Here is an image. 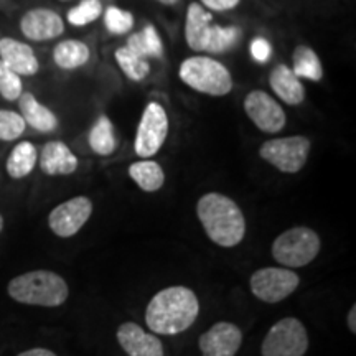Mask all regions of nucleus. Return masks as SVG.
<instances>
[{"label": "nucleus", "instance_id": "nucleus-1", "mask_svg": "<svg viewBox=\"0 0 356 356\" xmlns=\"http://www.w3.org/2000/svg\"><path fill=\"white\" fill-rule=\"evenodd\" d=\"M200 302L197 293L184 286H173L159 291L145 309V323L149 330L159 335H178L197 322Z\"/></svg>", "mask_w": 356, "mask_h": 356}, {"label": "nucleus", "instance_id": "nucleus-2", "mask_svg": "<svg viewBox=\"0 0 356 356\" xmlns=\"http://www.w3.org/2000/svg\"><path fill=\"white\" fill-rule=\"evenodd\" d=\"M197 216L204 233L221 248H234L246 234V218L233 198L211 191L197 203Z\"/></svg>", "mask_w": 356, "mask_h": 356}, {"label": "nucleus", "instance_id": "nucleus-3", "mask_svg": "<svg viewBox=\"0 0 356 356\" xmlns=\"http://www.w3.org/2000/svg\"><path fill=\"white\" fill-rule=\"evenodd\" d=\"M178 79L191 91L210 97H225L234 88L233 74L228 66L216 56L202 53H195L181 61L178 66Z\"/></svg>", "mask_w": 356, "mask_h": 356}, {"label": "nucleus", "instance_id": "nucleus-4", "mask_svg": "<svg viewBox=\"0 0 356 356\" xmlns=\"http://www.w3.org/2000/svg\"><path fill=\"white\" fill-rule=\"evenodd\" d=\"M8 296L19 304L60 307L70 296L66 280L51 270H30L13 277L7 286Z\"/></svg>", "mask_w": 356, "mask_h": 356}, {"label": "nucleus", "instance_id": "nucleus-5", "mask_svg": "<svg viewBox=\"0 0 356 356\" xmlns=\"http://www.w3.org/2000/svg\"><path fill=\"white\" fill-rule=\"evenodd\" d=\"M322 241L309 226H296L279 234L273 243L274 259L287 269L304 267L318 256Z\"/></svg>", "mask_w": 356, "mask_h": 356}, {"label": "nucleus", "instance_id": "nucleus-6", "mask_svg": "<svg viewBox=\"0 0 356 356\" xmlns=\"http://www.w3.org/2000/svg\"><path fill=\"white\" fill-rule=\"evenodd\" d=\"M170 119L167 109L159 101H149L142 111L134 137V152L140 159H152L165 144Z\"/></svg>", "mask_w": 356, "mask_h": 356}, {"label": "nucleus", "instance_id": "nucleus-7", "mask_svg": "<svg viewBox=\"0 0 356 356\" xmlns=\"http://www.w3.org/2000/svg\"><path fill=\"white\" fill-rule=\"evenodd\" d=\"M312 150V142L305 136H286L266 140L259 149V157L279 172L299 173L305 167Z\"/></svg>", "mask_w": 356, "mask_h": 356}, {"label": "nucleus", "instance_id": "nucleus-8", "mask_svg": "<svg viewBox=\"0 0 356 356\" xmlns=\"http://www.w3.org/2000/svg\"><path fill=\"white\" fill-rule=\"evenodd\" d=\"M307 350L309 333L296 317H286L274 323L261 345L262 356H304Z\"/></svg>", "mask_w": 356, "mask_h": 356}, {"label": "nucleus", "instance_id": "nucleus-9", "mask_svg": "<svg viewBox=\"0 0 356 356\" xmlns=\"http://www.w3.org/2000/svg\"><path fill=\"white\" fill-rule=\"evenodd\" d=\"M243 109L257 131L279 134L287 126L284 106L264 89H251L243 99Z\"/></svg>", "mask_w": 356, "mask_h": 356}, {"label": "nucleus", "instance_id": "nucleus-10", "mask_svg": "<svg viewBox=\"0 0 356 356\" xmlns=\"http://www.w3.org/2000/svg\"><path fill=\"white\" fill-rule=\"evenodd\" d=\"M251 292L266 304H277L297 291L300 277L287 267H262L251 275Z\"/></svg>", "mask_w": 356, "mask_h": 356}, {"label": "nucleus", "instance_id": "nucleus-11", "mask_svg": "<svg viewBox=\"0 0 356 356\" xmlns=\"http://www.w3.org/2000/svg\"><path fill=\"white\" fill-rule=\"evenodd\" d=\"M91 215L92 202L79 195L53 208L48 215V226L58 238H71L86 225Z\"/></svg>", "mask_w": 356, "mask_h": 356}, {"label": "nucleus", "instance_id": "nucleus-12", "mask_svg": "<svg viewBox=\"0 0 356 356\" xmlns=\"http://www.w3.org/2000/svg\"><path fill=\"white\" fill-rule=\"evenodd\" d=\"M20 32L29 42H51L65 33V20L56 10L35 7L26 10L20 19Z\"/></svg>", "mask_w": 356, "mask_h": 356}, {"label": "nucleus", "instance_id": "nucleus-13", "mask_svg": "<svg viewBox=\"0 0 356 356\" xmlns=\"http://www.w3.org/2000/svg\"><path fill=\"white\" fill-rule=\"evenodd\" d=\"M243 343L241 328L229 322H218L198 340L202 356H234Z\"/></svg>", "mask_w": 356, "mask_h": 356}, {"label": "nucleus", "instance_id": "nucleus-14", "mask_svg": "<svg viewBox=\"0 0 356 356\" xmlns=\"http://www.w3.org/2000/svg\"><path fill=\"white\" fill-rule=\"evenodd\" d=\"M267 83H269L273 96L279 102H284V104L292 106L293 108V106L304 104L307 99V89L304 81L293 73L289 65H275L270 70Z\"/></svg>", "mask_w": 356, "mask_h": 356}, {"label": "nucleus", "instance_id": "nucleus-15", "mask_svg": "<svg viewBox=\"0 0 356 356\" xmlns=\"http://www.w3.org/2000/svg\"><path fill=\"white\" fill-rule=\"evenodd\" d=\"M115 337L129 356H165L162 341L134 322L119 325Z\"/></svg>", "mask_w": 356, "mask_h": 356}, {"label": "nucleus", "instance_id": "nucleus-16", "mask_svg": "<svg viewBox=\"0 0 356 356\" xmlns=\"http://www.w3.org/2000/svg\"><path fill=\"white\" fill-rule=\"evenodd\" d=\"M213 25H215V22H213V13L210 10H207L198 2L188 3L184 22V37L186 47L191 51L204 55Z\"/></svg>", "mask_w": 356, "mask_h": 356}, {"label": "nucleus", "instance_id": "nucleus-17", "mask_svg": "<svg viewBox=\"0 0 356 356\" xmlns=\"http://www.w3.org/2000/svg\"><path fill=\"white\" fill-rule=\"evenodd\" d=\"M0 61L22 78L35 76L40 71V61L33 48L12 37L0 38Z\"/></svg>", "mask_w": 356, "mask_h": 356}, {"label": "nucleus", "instance_id": "nucleus-18", "mask_svg": "<svg viewBox=\"0 0 356 356\" xmlns=\"http://www.w3.org/2000/svg\"><path fill=\"white\" fill-rule=\"evenodd\" d=\"M38 165L44 175L65 177L78 170L79 160L65 142L50 140L38 155Z\"/></svg>", "mask_w": 356, "mask_h": 356}, {"label": "nucleus", "instance_id": "nucleus-19", "mask_svg": "<svg viewBox=\"0 0 356 356\" xmlns=\"http://www.w3.org/2000/svg\"><path fill=\"white\" fill-rule=\"evenodd\" d=\"M17 102H19V111L26 126L35 129L37 132L51 134L60 127L58 115L48 106L40 102L32 92L24 91Z\"/></svg>", "mask_w": 356, "mask_h": 356}, {"label": "nucleus", "instance_id": "nucleus-20", "mask_svg": "<svg viewBox=\"0 0 356 356\" xmlns=\"http://www.w3.org/2000/svg\"><path fill=\"white\" fill-rule=\"evenodd\" d=\"M53 63L63 71H76L91 61V48L86 42L78 38L61 40L55 44L51 53Z\"/></svg>", "mask_w": 356, "mask_h": 356}, {"label": "nucleus", "instance_id": "nucleus-21", "mask_svg": "<svg viewBox=\"0 0 356 356\" xmlns=\"http://www.w3.org/2000/svg\"><path fill=\"white\" fill-rule=\"evenodd\" d=\"M126 47L139 56L147 58V60H162L165 55V44H163L162 35H160L157 26L152 24H147L139 32L129 35Z\"/></svg>", "mask_w": 356, "mask_h": 356}, {"label": "nucleus", "instance_id": "nucleus-22", "mask_svg": "<svg viewBox=\"0 0 356 356\" xmlns=\"http://www.w3.org/2000/svg\"><path fill=\"white\" fill-rule=\"evenodd\" d=\"M291 68L302 81L320 83L325 76L322 60L310 44H297L293 48Z\"/></svg>", "mask_w": 356, "mask_h": 356}, {"label": "nucleus", "instance_id": "nucleus-23", "mask_svg": "<svg viewBox=\"0 0 356 356\" xmlns=\"http://www.w3.org/2000/svg\"><path fill=\"white\" fill-rule=\"evenodd\" d=\"M89 149L101 157H109L118 149V134L115 126L106 114L97 115V119L88 134Z\"/></svg>", "mask_w": 356, "mask_h": 356}, {"label": "nucleus", "instance_id": "nucleus-24", "mask_svg": "<svg viewBox=\"0 0 356 356\" xmlns=\"http://www.w3.org/2000/svg\"><path fill=\"white\" fill-rule=\"evenodd\" d=\"M129 177L142 191L154 193L162 188L165 184V172L162 165L152 159L137 160L129 165Z\"/></svg>", "mask_w": 356, "mask_h": 356}, {"label": "nucleus", "instance_id": "nucleus-25", "mask_svg": "<svg viewBox=\"0 0 356 356\" xmlns=\"http://www.w3.org/2000/svg\"><path fill=\"white\" fill-rule=\"evenodd\" d=\"M38 163V150L32 142L22 140L12 149L6 162L7 175L13 180L29 177Z\"/></svg>", "mask_w": 356, "mask_h": 356}, {"label": "nucleus", "instance_id": "nucleus-26", "mask_svg": "<svg viewBox=\"0 0 356 356\" xmlns=\"http://www.w3.org/2000/svg\"><path fill=\"white\" fill-rule=\"evenodd\" d=\"M114 61L118 65V68L121 70V73L126 76L129 81L132 83H142L149 78L152 66H150V60L142 58L129 50L126 44L118 47L114 51Z\"/></svg>", "mask_w": 356, "mask_h": 356}, {"label": "nucleus", "instance_id": "nucleus-27", "mask_svg": "<svg viewBox=\"0 0 356 356\" xmlns=\"http://www.w3.org/2000/svg\"><path fill=\"white\" fill-rule=\"evenodd\" d=\"M243 38V30L239 29L238 25H220L215 24L211 29L210 38H208L207 50H204V55L210 56H218L225 55L233 50V48L241 42Z\"/></svg>", "mask_w": 356, "mask_h": 356}, {"label": "nucleus", "instance_id": "nucleus-28", "mask_svg": "<svg viewBox=\"0 0 356 356\" xmlns=\"http://www.w3.org/2000/svg\"><path fill=\"white\" fill-rule=\"evenodd\" d=\"M102 24H104L106 32L114 35V37H124L134 30L136 25V17L131 10L119 6H109L102 10Z\"/></svg>", "mask_w": 356, "mask_h": 356}, {"label": "nucleus", "instance_id": "nucleus-29", "mask_svg": "<svg viewBox=\"0 0 356 356\" xmlns=\"http://www.w3.org/2000/svg\"><path fill=\"white\" fill-rule=\"evenodd\" d=\"M102 10H104V6L101 0H79L76 6L71 7L66 13V22L76 29H81L99 20Z\"/></svg>", "mask_w": 356, "mask_h": 356}, {"label": "nucleus", "instance_id": "nucleus-30", "mask_svg": "<svg viewBox=\"0 0 356 356\" xmlns=\"http://www.w3.org/2000/svg\"><path fill=\"white\" fill-rule=\"evenodd\" d=\"M26 122L20 113L12 109H0V140L13 142L25 134Z\"/></svg>", "mask_w": 356, "mask_h": 356}, {"label": "nucleus", "instance_id": "nucleus-31", "mask_svg": "<svg viewBox=\"0 0 356 356\" xmlns=\"http://www.w3.org/2000/svg\"><path fill=\"white\" fill-rule=\"evenodd\" d=\"M24 92V81L15 71L0 61V96L8 102L19 101Z\"/></svg>", "mask_w": 356, "mask_h": 356}, {"label": "nucleus", "instance_id": "nucleus-32", "mask_svg": "<svg viewBox=\"0 0 356 356\" xmlns=\"http://www.w3.org/2000/svg\"><path fill=\"white\" fill-rule=\"evenodd\" d=\"M249 51H251V56L254 58L256 61L266 63L270 58V55H273V47H270L269 40H266L264 37H256L251 42V44H249Z\"/></svg>", "mask_w": 356, "mask_h": 356}, {"label": "nucleus", "instance_id": "nucleus-33", "mask_svg": "<svg viewBox=\"0 0 356 356\" xmlns=\"http://www.w3.org/2000/svg\"><path fill=\"white\" fill-rule=\"evenodd\" d=\"M198 3L207 8V10L218 12V13H226L234 10V8L239 7L241 0H197Z\"/></svg>", "mask_w": 356, "mask_h": 356}, {"label": "nucleus", "instance_id": "nucleus-34", "mask_svg": "<svg viewBox=\"0 0 356 356\" xmlns=\"http://www.w3.org/2000/svg\"><path fill=\"white\" fill-rule=\"evenodd\" d=\"M17 356H56V355L47 348H32V350L24 351V353L17 355Z\"/></svg>", "mask_w": 356, "mask_h": 356}, {"label": "nucleus", "instance_id": "nucleus-35", "mask_svg": "<svg viewBox=\"0 0 356 356\" xmlns=\"http://www.w3.org/2000/svg\"><path fill=\"white\" fill-rule=\"evenodd\" d=\"M348 328H350V332L355 335L356 333V305L351 307L348 312Z\"/></svg>", "mask_w": 356, "mask_h": 356}, {"label": "nucleus", "instance_id": "nucleus-36", "mask_svg": "<svg viewBox=\"0 0 356 356\" xmlns=\"http://www.w3.org/2000/svg\"><path fill=\"white\" fill-rule=\"evenodd\" d=\"M155 2L160 3V6H165V7H173V6H177V3L180 2V0H155Z\"/></svg>", "mask_w": 356, "mask_h": 356}, {"label": "nucleus", "instance_id": "nucleus-37", "mask_svg": "<svg viewBox=\"0 0 356 356\" xmlns=\"http://www.w3.org/2000/svg\"><path fill=\"white\" fill-rule=\"evenodd\" d=\"M2 229H3V218L0 215V233H2Z\"/></svg>", "mask_w": 356, "mask_h": 356}, {"label": "nucleus", "instance_id": "nucleus-38", "mask_svg": "<svg viewBox=\"0 0 356 356\" xmlns=\"http://www.w3.org/2000/svg\"><path fill=\"white\" fill-rule=\"evenodd\" d=\"M61 2H68V0H61Z\"/></svg>", "mask_w": 356, "mask_h": 356}]
</instances>
